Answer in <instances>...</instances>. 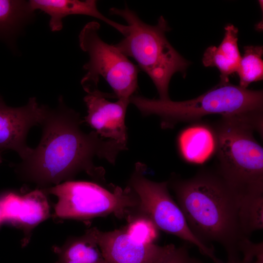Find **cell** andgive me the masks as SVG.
Segmentation results:
<instances>
[{"label":"cell","instance_id":"7a4b0ae2","mask_svg":"<svg viewBox=\"0 0 263 263\" xmlns=\"http://www.w3.org/2000/svg\"><path fill=\"white\" fill-rule=\"evenodd\" d=\"M168 183L194 234L206 244L222 245L228 261L241 260L240 253L250 240L242 219L244 199L217 169H202L191 178Z\"/></svg>","mask_w":263,"mask_h":263},{"label":"cell","instance_id":"cb8c5ba5","mask_svg":"<svg viewBox=\"0 0 263 263\" xmlns=\"http://www.w3.org/2000/svg\"><path fill=\"white\" fill-rule=\"evenodd\" d=\"M3 221H2V215H1V210H0V223Z\"/></svg>","mask_w":263,"mask_h":263},{"label":"cell","instance_id":"5bb4252c","mask_svg":"<svg viewBox=\"0 0 263 263\" xmlns=\"http://www.w3.org/2000/svg\"><path fill=\"white\" fill-rule=\"evenodd\" d=\"M225 36L218 47L211 46L204 53L202 62L206 67H216L220 79H229L236 72L241 56L238 45V29L231 24L225 27Z\"/></svg>","mask_w":263,"mask_h":263},{"label":"cell","instance_id":"603a6c76","mask_svg":"<svg viewBox=\"0 0 263 263\" xmlns=\"http://www.w3.org/2000/svg\"><path fill=\"white\" fill-rule=\"evenodd\" d=\"M263 251L259 252L251 263H263Z\"/></svg>","mask_w":263,"mask_h":263},{"label":"cell","instance_id":"9c48e42d","mask_svg":"<svg viewBox=\"0 0 263 263\" xmlns=\"http://www.w3.org/2000/svg\"><path fill=\"white\" fill-rule=\"evenodd\" d=\"M86 233L97 244L107 263H156L175 246L145 243L126 230L102 231L93 227Z\"/></svg>","mask_w":263,"mask_h":263},{"label":"cell","instance_id":"2e32d148","mask_svg":"<svg viewBox=\"0 0 263 263\" xmlns=\"http://www.w3.org/2000/svg\"><path fill=\"white\" fill-rule=\"evenodd\" d=\"M33 14L29 1L0 0V39L10 42Z\"/></svg>","mask_w":263,"mask_h":263},{"label":"cell","instance_id":"ac0fdd59","mask_svg":"<svg viewBox=\"0 0 263 263\" xmlns=\"http://www.w3.org/2000/svg\"><path fill=\"white\" fill-rule=\"evenodd\" d=\"M244 55L241 57L236 72L239 77V86L247 89L253 82L263 78L262 46H246L244 47Z\"/></svg>","mask_w":263,"mask_h":263},{"label":"cell","instance_id":"e0dca14e","mask_svg":"<svg viewBox=\"0 0 263 263\" xmlns=\"http://www.w3.org/2000/svg\"><path fill=\"white\" fill-rule=\"evenodd\" d=\"M49 206L45 192L36 189L21 196V204L17 225L31 229L48 218Z\"/></svg>","mask_w":263,"mask_h":263},{"label":"cell","instance_id":"9a60e30c","mask_svg":"<svg viewBox=\"0 0 263 263\" xmlns=\"http://www.w3.org/2000/svg\"><path fill=\"white\" fill-rule=\"evenodd\" d=\"M55 250L58 255L55 263H107L98 245L86 232Z\"/></svg>","mask_w":263,"mask_h":263},{"label":"cell","instance_id":"d6986e66","mask_svg":"<svg viewBox=\"0 0 263 263\" xmlns=\"http://www.w3.org/2000/svg\"><path fill=\"white\" fill-rule=\"evenodd\" d=\"M157 228L150 219H141L131 223L126 230L138 240L147 243H153L157 237Z\"/></svg>","mask_w":263,"mask_h":263},{"label":"cell","instance_id":"30bf717a","mask_svg":"<svg viewBox=\"0 0 263 263\" xmlns=\"http://www.w3.org/2000/svg\"><path fill=\"white\" fill-rule=\"evenodd\" d=\"M49 109L34 97L23 106L9 107L0 94V150H11L21 159L26 157L32 150L26 143L28 133L33 126L42 124Z\"/></svg>","mask_w":263,"mask_h":263},{"label":"cell","instance_id":"ba28073f","mask_svg":"<svg viewBox=\"0 0 263 263\" xmlns=\"http://www.w3.org/2000/svg\"><path fill=\"white\" fill-rule=\"evenodd\" d=\"M145 169V165L137 163L130 181V188L137 197L140 208L157 228L195 245L202 254L215 263H223L215 255L213 248L192 232L179 206L170 196L168 182H156L147 179L143 174Z\"/></svg>","mask_w":263,"mask_h":263},{"label":"cell","instance_id":"8992f818","mask_svg":"<svg viewBox=\"0 0 263 263\" xmlns=\"http://www.w3.org/2000/svg\"><path fill=\"white\" fill-rule=\"evenodd\" d=\"M100 24L87 23L78 36L79 46L89 60L83 66L87 71L81 81L83 89L98 87L100 76L107 81L118 99H128L138 88L139 69L113 45L104 42L98 34Z\"/></svg>","mask_w":263,"mask_h":263},{"label":"cell","instance_id":"52a82bcc","mask_svg":"<svg viewBox=\"0 0 263 263\" xmlns=\"http://www.w3.org/2000/svg\"><path fill=\"white\" fill-rule=\"evenodd\" d=\"M42 190L56 195L55 215L61 218L87 219L114 214L123 217L138 201L130 187L108 190L97 184L68 181Z\"/></svg>","mask_w":263,"mask_h":263},{"label":"cell","instance_id":"3957f363","mask_svg":"<svg viewBox=\"0 0 263 263\" xmlns=\"http://www.w3.org/2000/svg\"><path fill=\"white\" fill-rule=\"evenodd\" d=\"M216 169L244 198L263 196V149L254 136L263 131V112L223 116L213 126Z\"/></svg>","mask_w":263,"mask_h":263},{"label":"cell","instance_id":"277c9868","mask_svg":"<svg viewBox=\"0 0 263 263\" xmlns=\"http://www.w3.org/2000/svg\"><path fill=\"white\" fill-rule=\"evenodd\" d=\"M111 14L124 19L128 30L124 38L115 45L122 54L135 60L139 67L151 78L160 99H170L169 85L172 75L180 72L185 77L190 62L185 59L168 40L166 33L170 29L163 16L155 25L143 22L126 6L110 9Z\"/></svg>","mask_w":263,"mask_h":263},{"label":"cell","instance_id":"7c38bea8","mask_svg":"<svg viewBox=\"0 0 263 263\" xmlns=\"http://www.w3.org/2000/svg\"><path fill=\"white\" fill-rule=\"evenodd\" d=\"M31 10H40L50 16L49 27L53 32L60 31L63 27L62 19L71 15H83L95 18L113 27L124 36L127 25L112 20L98 9L97 1L87 0H31L29 1Z\"/></svg>","mask_w":263,"mask_h":263},{"label":"cell","instance_id":"5b68a950","mask_svg":"<svg viewBox=\"0 0 263 263\" xmlns=\"http://www.w3.org/2000/svg\"><path fill=\"white\" fill-rule=\"evenodd\" d=\"M144 116L160 117L163 129L180 122L199 121L207 115L228 116L263 111V92L241 87L220 79L215 87L197 97L183 101L149 99L133 94L130 98Z\"/></svg>","mask_w":263,"mask_h":263},{"label":"cell","instance_id":"7402d4cb","mask_svg":"<svg viewBox=\"0 0 263 263\" xmlns=\"http://www.w3.org/2000/svg\"><path fill=\"white\" fill-rule=\"evenodd\" d=\"M189 263H203L202 261L197 259L190 257ZM226 263H247L244 262L241 259V260L236 261H227Z\"/></svg>","mask_w":263,"mask_h":263},{"label":"cell","instance_id":"ffe728a7","mask_svg":"<svg viewBox=\"0 0 263 263\" xmlns=\"http://www.w3.org/2000/svg\"><path fill=\"white\" fill-rule=\"evenodd\" d=\"M21 204V196L13 192L3 195L0 198V208L2 221L17 224Z\"/></svg>","mask_w":263,"mask_h":263},{"label":"cell","instance_id":"6da1fadb","mask_svg":"<svg viewBox=\"0 0 263 263\" xmlns=\"http://www.w3.org/2000/svg\"><path fill=\"white\" fill-rule=\"evenodd\" d=\"M82 122L79 114L68 108L60 96L57 107L49 108L41 125L42 133L38 146L17 167L21 178L43 189L70 181L81 171L104 180V169L94 165V158L114 164L119 152L127 150V145L104 140L95 131L84 132Z\"/></svg>","mask_w":263,"mask_h":263},{"label":"cell","instance_id":"44dd1931","mask_svg":"<svg viewBox=\"0 0 263 263\" xmlns=\"http://www.w3.org/2000/svg\"><path fill=\"white\" fill-rule=\"evenodd\" d=\"M190 259L187 245L174 246L156 263H189Z\"/></svg>","mask_w":263,"mask_h":263},{"label":"cell","instance_id":"4fadbf2b","mask_svg":"<svg viewBox=\"0 0 263 263\" xmlns=\"http://www.w3.org/2000/svg\"><path fill=\"white\" fill-rule=\"evenodd\" d=\"M177 146L185 161L195 164L204 163L216 153L217 139L213 126L193 122L180 132Z\"/></svg>","mask_w":263,"mask_h":263},{"label":"cell","instance_id":"d4e9b609","mask_svg":"<svg viewBox=\"0 0 263 263\" xmlns=\"http://www.w3.org/2000/svg\"><path fill=\"white\" fill-rule=\"evenodd\" d=\"M0 152H1V151L0 150V163H1L2 161V158H1Z\"/></svg>","mask_w":263,"mask_h":263},{"label":"cell","instance_id":"8fae6325","mask_svg":"<svg viewBox=\"0 0 263 263\" xmlns=\"http://www.w3.org/2000/svg\"><path fill=\"white\" fill-rule=\"evenodd\" d=\"M85 91L87 94L84 101L87 115L83 122L94 129L101 137L127 145L125 118L130 99H118L116 102H111L107 98H116L114 94L102 92L98 87Z\"/></svg>","mask_w":263,"mask_h":263}]
</instances>
